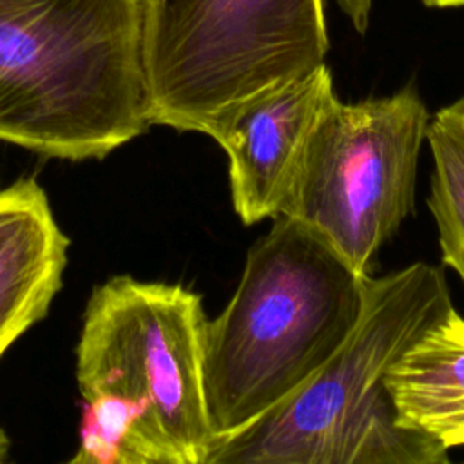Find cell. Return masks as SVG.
<instances>
[{"instance_id": "12", "label": "cell", "mask_w": 464, "mask_h": 464, "mask_svg": "<svg viewBox=\"0 0 464 464\" xmlns=\"http://www.w3.org/2000/svg\"><path fill=\"white\" fill-rule=\"evenodd\" d=\"M341 11L348 16L352 22L353 29L359 34H364L368 29L370 22V9H372V0H337Z\"/></svg>"}, {"instance_id": "9", "label": "cell", "mask_w": 464, "mask_h": 464, "mask_svg": "<svg viewBox=\"0 0 464 464\" xmlns=\"http://www.w3.org/2000/svg\"><path fill=\"white\" fill-rule=\"evenodd\" d=\"M397 420L446 451L464 446V317L450 314L417 339L384 377Z\"/></svg>"}, {"instance_id": "10", "label": "cell", "mask_w": 464, "mask_h": 464, "mask_svg": "<svg viewBox=\"0 0 464 464\" xmlns=\"http://www.w3.org/2000/svg\"><path fill=\"white\" fill-rule=\"evenodd\" d=\"M426 143L433 161L428 208L437 225L442 265L464 285V96L435 112Z\"/></svg>"}, {"instance_id": "8", "label": "cell", "mask_w": 464, "mask_h": 464, "mask_svg": "<svg viewBox=\"0 0 464 464\" xmlns=\"http://www.w3.org/2000/svg\"><path fill=\"white\" fill-rule=\"evenodd\" d=\"M67 246L34 179L0 190V357L47 314L62 286Z\"/></svg>"}, {"instance_id": "6", "label": "cell", "mask_w": 464, "mask_h": 464, "mask_svg": "<svg viewBox=\"0 0 464 464\" xmlns=\"http://www.w3.org/2000/svg\"><path fill=\"white\" fill-rule=\"evenodd\" d=\"M428 109L413 85L343 103L317 121L279 216L323 236L359 274L413 212Z\"/></svg>"}, {"instance_id": "5", "label": "cell", "mask_w": 464, "mask_h": 464, "mask_svg": "<svg viewBox=\"0 0 464 464\" xmlns=\"http://www.w3.org/2000/svg\"><path fill=\"white\" fill-rule=\"evenodd\" d=\"M323 0H143L150 123L203 132L324 63Z\"/></svg>"}, {"instance_id": "16", "label": "cell", "mask_w": 464, "mask_h": 464, "mask_svg": "<svg viewBox=\"0 0 464 464\" xmlns=\"http://www.w3.org/2000/svg\"><path fill=\"white\" fill-rule=\"evenodd\" d=\"M65 464H71V462H69V460H67V462H65Z\"/></svg>"}, {"instance_id": "3", "label": "cell", "mask_w": 464, "mask_h": 464, "mask_svg": "<svg viewBox=\"0 0 464 464\" xmlns=\"http://www.w3.org/2000/svg\"><path fill=\"white\" fill-rule=\"evenodd\" d=\"M368 276L301 221L272 219L250 246L230 301L207 323L203 379L216 442L343 346L359 321Z\"/></svg>"}, {"instance_id": "1", "label": "cell", "mask_w": 464, "mask_h": 464, "mask_svg": "<svg viewBox=\"0 0 464 464\" xmlns=\"http://www.w3.org/2000/svg\"><path fill=\"white\" fill-rule=\"evenodd\" d=\"M455 308L440 266L366 277L359 321L303 384L219 439L203 464H439L448 451L397 420L384 377Z\"/></svg>"}, {"instance_id": "7", "label": "cell", "mask_w": 464, "mask_h": 464, "mask_svg": "<svg viewBox=\"0 0 464 464\" xmlns=\"http://www.w3.org/2000/svg\"><path fill=\"white\" fill-rule=\"evenodd\" d=\"M335 100L323 63L234 105L207 127L228 156L232 205L245 225L279 216L304 147Z\"/></svg>"}, {"instance_id": "15", "label": "cell", "mask_w": 464, "mask_h": 464, "mask_svg": "<svg viewBox=\"0 0 464 464\" xmlns=\"http://www.w3.org/2000/svg\"><path fill=\"white\" fill-rule=\"evenodd\" d=\"M439 464H464V462H453V460H450V459L446 457V459H444V460H440Z\"/></svg>"}, {"instance_id": "2", "label": "cell", "mask_w": 464, "mask_h": 464, "mask_svg": "<svg viewBox=\"0 0 464 464\" xmlns=\"http://www.w3.org/2000/svg\"><path fill=\"white\" fill-rule=\"evenodd\" d=\"M150 123L143 0H0V140L102 158Z\"/></svg>"}, {"instance_id": "14", "label": "cell", "mask_w": 464, "mask_h": 464, "mask_svg": "<svg viewBox=\"0 0 464 464\" xmlns=\"http://www.w3.org/2000/svg\"><path fill=\"white\" fill-rule=\"evenodd\" d=\"M0 464H7V439L0 430Z\"/></svg>"}, {"instance_id": "13", "label": "cell", "mask_w": 464, "mask_h": 464, "mask_svg": "<svg viewBox=\"0 0 464 464\" xmlns=\"http://www.w3.org/2000/svg\"><path fill=\"white\" fill-rule=\"evenodd\" d=\"M430 7H460L464 0H422Z\"/></svg>"}, {"instance_id": "4", "label": "cell", "mask_w": 464, "mask_h": 464, "mask_svg": "<svg viewBox=\"0 0 464 464\" xmlns=\"http://www.w3.org/2000/svg\"><path fill=\"white\" fill-rule=\"evenodd\" d=\"M207 317L198 294L114 276L85 306L76 381L85 402L129 406L123 446L158 464H203L216 444L203 355Z\"/></svg>"}, {"instance_id": "11", "label": "cell", "mask_w": 464, "mask_h": 464, "mask_svg": "<svg viewBox=\"0 0 464 464\" xmlns=\"http://www.w3.org/2000/svg\"><path fill=\"white\" fill-rule=\"evenodd\" d=\"M69 462L71 464H102L94 455H91L89 451H85L82 448H78L76 455ZM111 464H158V462H154V460H150V459L132 451L127 446H120V450L116 451V455H114Z\"/></svg>"}]
</instances>
